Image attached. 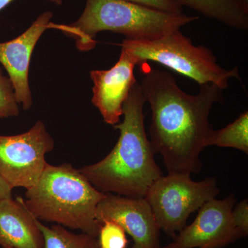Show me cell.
<instances>
[{"mask_svg": "<svg viewBox=\"0 0 248 248\" xmlns=\"http://www.w3.org/2000/svg\"><path fill=\"white\" fill-rule=\"evenodd\" d=\"M166 12L182 14L183 6L173 0H127Z\"/></svg>", "mask_w": 248, "mask_h": 248, "instance_id": "obj_19", "label": "cell"}, {"mask_svg": "<svg viewBox=\"0 0 248 248\" xmlns=\"http://www.w3.org/2000/svg\"><path fill=\"white\" fill-rule=\"evenodd\" d=\"M52 17L51 11H45L20 35L0 43V63L7 71L17 102L25 110H29L32 105L29 73L34 48L47 29L62 30V24L50 22Z\"/></svg>", "mask_w": 248, "mask_h": 248, "instance_id": "obj_10", "label": "cell"}, {"mask_svg": "<svg viewBox=\"0 0 248 248\" xmlns=\"http://www.w3.org/2000/svg\"><path fill=\"white\" fill-rule=\"evenodd\" d=\"M159 248H182L180 247V246H178L177 244H176L175 242L171 243V244H170L169 245H167V246H164V247H160Z\"/></svg>", "mask_w": 248, "mask_h": 248, "instance_id": "obj_23", "label": "cell"}, {"mask_svg": "<svg viewBox=\"0 0 248 248\" xmlns=\"http://www.w3.org/2000/svg\"><path fill=\"white\" fill-rule=\"evenodd\" d=\"M232 217L235 226L241 233L242 237L248 234V200H243L235 205L232 210Z\"/></svg>", "mask_w": 248, "mask_h": 248, "instance_id": "obj_18", "label": "cell"}, {"mask_svg": "<svg viewBox=\"0 0 248 248\" xmlns=\"http://www.w3.org/2000/svg\"><path fill=\"white\" fill-rule=\"evenodd\" d=\"M205 148L216 146L237 149L248 154V112L218 130H212L205 140Z\"/></svg>", "mask_w": 248, "mask_h": 248, "instance_id": "obj_15", "label": "cell"}, {"mask_svg": "<svg viewBox=\"0 0 248 248\" xmlns=\"http://www.w3.org/2000/svg\"></svg>", "mask_w": 248, "mask_h": 248, "instance_id": "obj_25", "label": "cell"}, {"mask_svg": "<svg viewBox=\"0 0 248 248\" xmlns=\"http://www.w3.org/2000/svg\"><path fill=\"white\" fill-rule=\"evenodd\" d=\"M19 115V103L16 99L14 86L9 78L0 68V119Z\"/></svg>", "mask_w": 248, "mask_h": 248, "instance_id": "obj_17", "label": "cell"}, {"mask_svg": "<svg viewBox=\"0 0 248 248\" xmlns=\"http://www.w3.org/2000/svg\"><path fill=\"white\" fill-rule=\"evenodd\" d=\"M227 27L248 31V11L235 0H173Z\"/></svg>", "mask_w": 248, "mask_h": 248, "instance_id": "obj_13", "label": "cell"}, {"mask_svg": "<svg viewBox=\"0 0 248 248\" xmlns=\"http://www.w3.org/2000/svg\"><path fill=\"white\" fill-rule=\"evenodd\" d=\"M121 46L136 59L138 65L156 62L193 79L200 86L213 84L224 91L229 87L231 79L241 80L238 67L222 68L211 50L194 45L180 30L153 40L124 39Z\"/></svg>", "mask_w": 248, "mask_h": 248, "instance_id": "obj_5", "label": "cell"}, {"mask_svg": "<svg viewBox=\"0 0 248 248\" xmlns=\"http://www.w3.org/2000/svg\"><path fill=\"white\" fill-rule=\"evenodd\" d=\"M146 102L137 81L124 102L123 122L114 126L120 133L115 147L100 161L79 169L104 193L145 198L151 186L163 175L145 130Z\"/></svg>", "mask_w": 248, "mask_h": 248, "instance_id": "obj_2", "label": "cell"}, {"mask_svg": "<svg viewBox=\"0 0 248 248\" xmlns=\"http://www.w3.org/2000/svg\"><path fill=\"white\" fill-rule=\"evenodd\" d=\"M241 7L248 11V0H235Z\"/></svg>", "mask_w": 248, "mask_h": 248, "instance_id": "obj_22", "label": "cell"}, {"mask_svg": "<svg viewBox=\"0 0 248 248\" xmlns=\"http://www.w3.org/2000/svg\"><path fill=\"white\" fill-rule=\"evenodd\" d=\"M37 225L43 235L44 248H100L95 236L76 234L58 224L47 226L38 219Z\"/></svg>", "mask_w": 248, "mask_h": 248, "instance_id": "obj_14", "label": "cell"}, {"mask_svg": "<svg viewBox=\"0 0 248 248\" xmlns=\"http://www.w3.org/2000/svg\"><path fill=\"white\" fill-rule=\"evenodd\" d=\"M96 217L102 224L113 221L133 240L132 248H159L160 229L145 198L106 193L98 205Z\"/></svg>", "mask_w": 248, "mask_h": 248, "instance_id": "obj_9", "label": "cell"}, {"mask_svg": "<svg viewBox=\"0 0 248 248\" xmlns=\"http://www.w3.org/2000/svg\"><path fill=\"white\" fill-rule=\"evenodd\" d=\"M140 86L152 112L150 134L155 154L162 156L169 173H199L200 156L213 129L209 122L214 104L223 102V90L213 84L187 94L168 72L145 67Z\"/></svg>", "mask_w": 248, "mask_h": 248, "instance_id": "obj_1", "label": "cell"}, {"mask_svg": "<svg viewBox=\"0 0 248 248\" xmlns=\"http://www.w3.org/2000/svg\"><path fill=\"white\" fill-rule=\"evenodd\" d=\"M190 176L184 173L162 175L155 181L145 197L160 231L173 238L187 226L191 214L219 194L216 178L195 182Z\"/></svg>", "mask_w": 248, "mask_h": 248, "instance_id": "obj_6", "label": "cell"}, {"mask_svg": "<svg viewBox=\"0 0 248 248\" xmlns=\"http://www.w3.org/2000/svg\"><path fill=\"white\" fill-rule=\"evenodd\" d=\"M97 239L100 248H127L128 244L126 232L113 221L103 222Z\"/></svg>", "mask_w": 248, "mask_h": 248, "instance_id": "obj_16", "label": "cell"}, {"mask_svg": "<svg viewBox=\"0 0 248 248\" xmlns=\"http://www.w3.org/2000/svg\"><path fill=\"white\" fill-rule=\"evenodd\" d=\"M48 1H52V2L55 3V4L60 5L62 4L63 0H48Z\"/></svg>", "mask_w": 248, "mask_h": 248, "instance_id": "obj_24", "label": "cell"}, {"mask_svg": "<svg viewBox=\"0 0 248 248\" xmlns=\"http://www.w3.org/2000/svg\"><path fill=\"white\" fill-rule=\"evenodd\" d=\"M198 17L166 12L127 0H86L84 12L63 33L76 40L81 51L97 44L99 32L111 31L132 40H153L180 30Z\"/></svg>", "mask_w": 248, "mask_h": 248, "instance_id": "obj_4", "label": "cell"}, {"mask_svg": "<svg viewBox=\"0 0 248 248\" xmlns=\"http://www.w3.org/2000/svg\"><path fill=\"white\" fill-rule=\"evenodd\" d=\"M235 202L231 194L205 202L195 221L174 236V242L182 248H222L242 238L232 217Z\"/></svg>", "mask_w": 248, "mask_h": 248, "instance_id": "obj_8", "label": "cell"}, {"mask_svg": "<svg viewBox=\"0 0 248 248\" xmlns=\"http://www.w3.org/2000/svg\"><path fill=\"white\" fill-rule=\"evenodd\" d=\"M55 141L45 123L39 120L25 133L0 135V177L11 188L32 187L48 164L46 155Z\"/></svg>", "mask_w": 248, "mask_h": 248, "instance_id": "obj_7", "label": "cell"}, {"mask_svg": "<svg viewBox=\"0 0 248 248\" xmlns=\"http://www.w3.org/2000/svg\"><path fill=\"white\" fill-rule=\"evenodd\" d=\"M37 219L28 210L24 199L0 200V247L44 248Z\"/></svg>", "mask_w": 248, "mask_h": 248, "instance_id": "obj_12", "label": "cell"}, {"mask_svg": "<svg viewBox=\"0 0 248 248\" xmlns=\"http://www.w3.org/2000/svg\"><path fill=\"white\" fill-rule=\"evenodd\" d=\"M14 1V0H0V11H2L4 8Z\"/></svg>", "mask_w": 248, "mask_h": 248, "instance_id": "obj_21", "label": "cell"}, {"mask_svg": "<svg viewBox=\"0 0 248 248\" xmlns=\"http://www.w3.org/2000/svg\"><path fill=\"white\" fill-rule=\"evenodd\" d=\"M105 196L71 164L48 163L37 182L26 190L24 202L39 221L97 237L102 224L96 212Z\"/></svg>", "mask_w": 248, "mask_h": 248, "instance_id": "obj_3", "label": "cell"}, {"mask_svg": "<svg viewBox=\"0 0 248 248\" xmlns=\"http://www.w3.org/2000/svg\"><path fill=\"white\" fill-rule=\"evenodd\" d=\"M13 189L0 177V200L12 198Z\"/></svg>", "mask_w": 248, "mask_h": 248, "instance_id": "obj_20", "label": "cell"}, {"mask_svg": "<svg viewBox=\"0 0 248 248\" xmlns=\"http://www.w3.org/2000/svg\"><path fill=\"white\" fill-rule=\"evenodd\" d=\"M136 59L122 48L118 62L108 70H93L90 76L93 84L92 103L104 122L115 126L123 115V105L137 82L134 70Z\"/></svg>", "mask_w": 248, "mask_h": 248, "instance_id": "obj_11", "label": "cell"}]
</instances>
